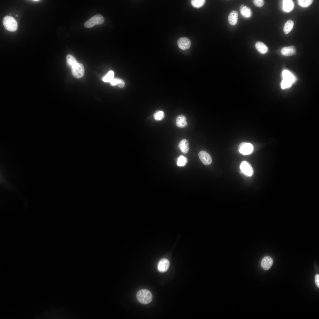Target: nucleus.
Segmentation results:
<instances>
[{
    "label": "nucleus",
    "instance_id": "21",
    "mask_svg": "<svg viewBox=\"0 0 319 319\" xmlns=\"http://www.w3.org/2000/svg\"><path fill=\"white\" fill-rule=\"evenodd\" d=\"M187 161L186 157L183 155H181L178 159L177 165L180 167L184 166L186 165Z\"/></svg>",
    "mask_w": 319,
    "mask_h": 319
},
{
    "label": "nucleus",
    "instance_id": "29",
    "mask_svg": "<svg viewBox=\"0 0 319 319\" xmlns=\"http://www.w3.org/2000/svg\"><path fill=\"white\" fill-rule=\"evenodd\" d=\"M315 282L318 287H319V275L317 274L315 276Z\"/></svg>",
    "mask_w": 319,
    "mask_h": 319
},
{
    "label": "nucleus",
    "instance_id": "32",
    "mask_svg": "<svg viewBox=\"0 0 319 319\" xmlns=\"http://www.w3.org/2000/svg\"><path fill=\"white\" fill-rule=\"evenodd\" d=\"M16 17H18V15L17 14H16Z\"/></svg>",
    "mask_w": 319,
    "mask_h": 319
},
{
    "label": "nucleus",
    "instance_id": "30",
    "mask_svg": "<svg viewBox=\"0 0 319 319\" xmlns=\"http://www.w3.org/2000/svg\"><path fill=\"white\" fill-rule=\"evenodd\" d=\"M111 84L113 86H115L117 85L116 78H113L110 82Z\"/></svg>",
    "mask_w": 319,
    "mask_h": 319
},
{
    "label": "nucleus",
    "instance_id": "25",
    "mask_svg": "<svg viewBox=\"0 0 319 319\" xmlns=\"http://www.w3.org/2000/svg\"><path fill=\"white\" fill-rule=\"evenodd\" d=\"M114 73L113 71H110L102 78L103 81L105 82H110L114 78Z\"/></svg>",
    "mask_w": 319,
    "mask_h": 319
},
{
    "label": "nucleus",
    "instance_id": "16",
    "mask_svg": "<svg viewBox=\"0 0 319 319\" xmlns=\"http://www.w3.org/2000/svg\"><path fill=\"white\" fill-rule=\"evenodd\" d=\"M255 46L257 51L262 54L266 53L268 51L267 46L261 42H257L255 44Z\"/></svg>",
    "mask_w": 319,
    "mask_h": 319
},
{
    "label": "nucleus",
    "instance_id": "27",
    "mask_svg": "<svg viewBox=\"0 0 319 319\" xmlns=\"http://www.w3.org/2000/svg\"><path fill=\"white\" fill-rule=\"evenodd\" d=\"M253 2L255 6L258 7H262L264 4V1L263 0H254Z\"/></svg>",
    "mask_w": 319,
    "mask_h": 319
},
{
    "label": "nucleus",
    "instance_id": "5",
    "mask_svg": "<svg viewBox=\"0 0 319 319\" xmlns=\"http://www.w3.org/2000/svg\"><path fill=\"white\" fill-rule=\"evenodd\" d=\"M253 145L248 143L242 142L239 146V151L242 154L247 155L250 154L253 150Z\"/></svg>",
    "mask_w": 319,
    "mask_h": 319
},
{
    "label": "nucleus",
    "instance_id": "6",
    "mask_svg": "<svg viewBox=\"0 0 319 319\" xmlns=\"http://www.w3.org/2000/svg\"><path fill=\"white\" fill-rule=\"evenodd\" d=\"M241 171L245 174L249 176H252L254 172L253 169L251 164L247 161L242 162L240 165Z\"/></svg>",
    "mask_w": 319,
    "mask_h": 319
},
{
    "label": "nucleus",
    "instance_id": "1",
    "mask_svg": "<svg viewBox=\"0 0 319 319\" xmlns=\"http://www.w3.org/2000/svg\"><path fill=\"white\" fill-rule=\"evenodd\" d=\"M152 295L149 290L143 289L139 290L136 294V298L138 301L143 304L150 303L152 299Z\"/></svg>",
    "mask_w": 319,
    "mask_h": 319
},
{
    "label": "nucleus",
    "instance_id": "7",
    "mask_svg": "<svg viewBox=\"0 0 319 319\" xmlns=\"http://www.w3.org/2000/svg\"><path fill=\"white\" fill-rule=\"evenodd\" d=\"M199 158L204 165H208L211 164L212 161L210 155L205 151H200L198 154Z\"/></svg>",
    "mask_w": 319,
    "mask_h": 319
},
{
    "label": "nucleus",
    "instance_id": "9",
    "mask_svg": "<svg viewBox=\"0 0 319 319\" xmlns=\"http://www.w3.org/2000/svg\"><path fill=\"white\" fill-rule=\"evenodd\" d=\"M170 262L169 260L166 258H163L159 262L157 265V269L160 272H165L168 270Z\"/></svg>",
    "mask_w": 319,
    "mask_h": 319
},
{
    "label": "nucleus",
    "instance_id": "11",
    "mask_svg": "<svg viewBox=\"0 0 319 319\" xmlns=\"http://www.w3.org/2000/svg\"><path fill=\"white\" fill-rule=\"evenodd\" d=\"M273 263L272 258L269 256H266L264 257L261 262L262 268L264 270H267L271 267Z\"/></svg>",
    "mask_w": 319,
    "mask_h": 319
},
{
    "label": "nucleus",
    "instance_id": "28",
    "mask_svg": "<svg viewBox=\"0 0 319 319\" xmlns=\"http://www.w3.org/2000/svg\"><path fill=\"white\" fill-rule=\"evenodd\" d=\"M116 85L120 88H123L125 86V82L124 81L123 79L118 78H116Z\"/></svg>",
    "mask_w": 319,
    "mask_h": 319
},
{
    "label": "nucleus",
    "instance_id": "2",
    "mask_svg": "<svg viewBox=\"0 0 319 319\" xmlns=\"http://www.w3.org/2000/svg\"><path fill=\"white\" fill-rule=\"evenodd\" d=\"M3 23L5 29L10 31H15L17 29V22L12 16H5L3 19Z\"/></svg>",
    "mask_w": 319,
    "mask_h": 319
},
{
    "label": "nucleus",
    "instance_id": "18",
    "mask_svg": "<svg viewBox=\"0 0 319 319\" xmlns=\"http://www.w3.org/2000/svg\"><path fill=\"white\" fill-rule=\"evenodd\" d=\"M283 79L290 81L292 83L295 80V78L294 75L289 71L287 70H284L282 73Z\"/></svg>",
    "mask_w": 319,
    "mask_h": 319
},
{
    "label": "nucleus",
    "instance_id": "14",
    "mask_svg": "<svg viewBox=\"0 0 319 319\" xmlns=\"http://www.w3.org/2000/svg\"><path fill=\"white\" fill-rule=\"evenodd\" d=\"M238 16V13L235 10L232 11L229 13L228 16L229 24L232 25H236L237 22Z\"/></svg>",
    "mask_w": 319,
    "mask_h": 319
},
{
    "label": "nucleus",
    "instance_id": "10",
    "mask_svg": "<svg viewBox=\"0 0 319 319\" xmlns=\"http://www.w3.org/2000/svg\"><path fill=\"white\" fill-rule=\"evenodd\" d=\"M296 47L293 45L283 47L281 50V54L284 56L294 55L296 54Z\"/></svg>",
    "mask_w": 319,
    "mask_h": 319
},
{
    "label": "nucleus",
    "instance_id": "22",
    "mask_svg": "<svg viewBox=\"0 0 319 319\" xmlns=\"http://www.w3.org/2000/svg\"><path fill=\"white\" fill-rule=\"evenodd\" d=\"M66 58L67 63L71 67L77 63L75 58L71 55H67Z\"/></svg>",
    "mask_w": 319,
    "mask_h": 319
},
{
    "label": "nucleus",
    "instance_id": "19",
    "mask_svg": "<svg viewBox=\"0 0 319 319\" xmlns=\"http://www.w3.org/2000/svg\"><path fill=\"white\" fill-rule=\"evenodd\" d=\"M294 22L291 20L287 21L284 24L283 27V31L285 34L289 33L293 28Z\"/></svg>",
    "mask_w": 319,
    "mask_h": 319
},
{
    "label": "nucleus",
    "instance_id": "26",
    "mask_svg": "<svg viewBox=\"0 0 319 319\" xmlns=\"http://www.w3.org/2000/svg\"><path fill=\"white\" fill-rule=\"evenodd\" d=\"M292 83L288 81L283 79L281 83V87L282 89H285L290 87Z\"/></svg>",
    "mask_w": 319,
    "mask_h": 319
},
{
    "label": "nucleus",
    "instance_id": "15",
    "mask_svg": "<svg viewBox=\"0 0 319 319\" xmlns=\"http://www.w3.org/2000/svg\"><path fill=\"white\" fill-rule=\"evenodd\" d=\"M240 11L242 15L245 18L250 17L252 14L251 9L244 4L241 5L240 7Z\"/></svg>",
    "mask_w": 319,
    "mask_h": 319
},
{
    "label": "nucleus",
    "instance_id": "31",
    "mask_svg": "<svg viewBox=\"0 0 319 319\" xmlns=\"http://www.w3.org/2000/svg\"><path fill=\"white\" fill-rule=\"evenodd\" d=\"M40 1V0H32V1Z\"/></svg>",
    "mask_w": 319,
    "mask_h": 319
},
{
    "label": "nucleus",
    "instance_id": "24",
    "mask_svg": "<svg viewBox=\"0 0 319 319\" xmlns=\"http://www.w3.org/2000/svg\"><path fill=\"white\" fill-rule=\"evenodd\" d=\"M205 2L204 0H193L191 1V4L193 7L198 8L202 6Z\"/></svg>",
    "mask_w": 319,
    "mask_h": 319
},
{
    "label": "nucleus",
    "instance_id": "23",
    "mask_svg": "<svg viewBox=\"0 0 319 319\" xmlns=\"http://www.w3.org/2000/svg\"><path fill=\"white\" fill-rule=\"evenodd\" d=\"M313 1L312 0H297V2L301 6L307 7L311 5Z\"/></svg>",
    "mask_w": 319,
    "mask_h": 319
},
{
    "label": "nucleus",
    "instance_id": "12",
    "mask_svg": "<svg viewBox=\"0 0 319 319\" xmlns=\"http://www.w3.org/2000/svg\"><path fill=\"white\" fill-rule=\"evenodd\" d=\"M176 124L177 126L181 128L186 127L188 125L186 121L185 116L181 114L178 115L176 119Z\"/></svg>",
    "mask_w": 319,
    "mask_h": 319
},
{
    "label": "nucleus",
    "instance_id": "8",
    "mask_svg": "<svg viewBox=\"0 0 319 319\" xmlns=\"http://www.w3.org/2000/svg\"><path fill=\"white\" fill-rule=\"evenodd\" d=\"M179 47L183 50H186L189 48L191 45V42L190 39L185 37L179 38L177 41Z\"/></svg>",
    "mask_w": 319,
    "mask_h": 319
},
{
    "label": "nucleus",
    "instance_id": "4",
    "mask_svg": "<svg viewBox=\"0 0 319 319\" xmlns=\"http://www.w3.org/2000/svg\"><path fill=\"white\" fill-rule=\"evenodd\" d=\"M84 69L83 66L80 63H77L71 67V72L75 78L79 79L83 77Z\"/></svg>",
    "mask_w": 319,
    "mask_h": 319
},
{
    "label": "nucleus",
    "instance_id": "13",
    "mask_svg": "<svg viewBox=\"0 0 319 319\" xmlns=\"http://www.w3.org/2000/svg\"><path fill=\"white\" fill-rule=\"evenodd\" d=\"M178 147L181 151L184 154L187 153L189 150V144L186 139H183L179 142Z\"/></svg>",
    "mask_w": 319,
    "mask_h": 319
},
{
    "label": "nucleus",
    "instance_id": "20",
    "mask_svg": "<svg viewBox=\"0 0 319 319\" xmlns=\"http://www.w3.org/2000/svg\"><path fill=\"white\" fill-rule=\"evenodd\" d=\"M164 112L160 110L156 111L154 114V119L157 121H160L162 120L165 117Z\"/></svg>",
    "mask_w": 319,
    "mask_h": 319
},
{
    "label": "nucleus",
    "instance_id": "17",
    "mask_svg": "<svg viewBox=\"0 0 319 319\" xmlns=\"http://www.w3.org/2000/svg\"><path fill=\"white\" fill-rule=\"evenodd\" d=\"M283 5L284 10L286 12L291 11L294 8V4L291 0H283Z\"/></svg>",
    "mask_w": 319,
    "mask_h": 319
},
{
    "label": "nucleus",
    "instance_id": "3",
    "mask_svg": "<svg viewBox=\"0 0 319 319\" xmlns=\"http://www.w3.org/2000/svg\"><path fill=\"white\" fill-rule=\"evenodd\" d=\"M104 21L103 17L101 15L98 14L91 17L86 22L84 26L87 28H90L96 25L102 24Z\"/></svg>",
    "mask_w": 319,
    "mask_h": 319
}]
</instances>
